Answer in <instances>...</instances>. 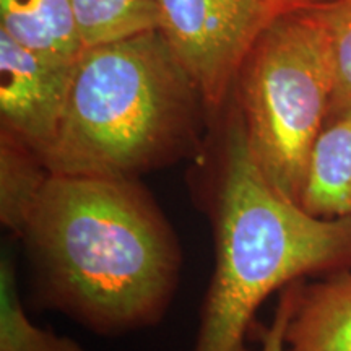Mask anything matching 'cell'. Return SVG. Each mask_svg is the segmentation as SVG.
I'll use <instances>...</instances> for the list:
<instances>
[{
  "label": "cell",
  "mask_w": 351,
  "mask_h": 351,
  "mask_svg": "<svg viewBox=\"0 0 351 351\" xmlns=\"http://www.w3.org/2000/svg\"><path fill=\"white\" fill-rule=\"evenodd\" d=\"M43 306L117 337L160 324L182 249L137 178L49 174L20 238Z\"/></svg>",
  "instance_id": "cell-1"
},
{
  "label": "cell",
  "mask_w": 351,
  "mask_h": 351,
  "mask_svg": "<svg viewBox=\"0 0 351 351\" xmlns=\"http://www.w3.org/2000/svg\"><path fill=\"white\" fill-rule=\"evenodd\" d=\"M199 158L213 271L192 351H249L256 315L275 291L351 269V217L315 218L280 194L254 161L239 112Z\"/></svg>",
  "instance_id": "cell-2"
},
{
  "label": "cell",
  "mask_w": 351,
  "mask_h": 351,
  "mask_svg": "<svg viewBox=\"0 0 351 351\" xmlns=\"http://www.w3.org/2000/svg\"><path fill=\"white\" fill-rule=\"evenodd\" d=\"M194 98L160 32L86 49L44 165L52 174L138 178L199 156Z\"/></svg>",
  "instance_id": "cell-3"
},
{
  "label": "cell",
  "mask_w": 351,
  "mask_h": 351,
  "mask_svg": "<svg viewBox=\"0 0 351 351\" xmlns=\"http://www.w3.org/2000/svg\"><path fill=\"white\" fill-rule=\"evenodd\" d=\"M320 3L271 25L236 82L254 161L267 181L298 205L311 148L326 125L333 93L330 38Z\"/></svg>",
  "instance_id": "cell-4"
},
{
  "label": "cell",
  "mask_w": 351,
  "mask_h": 351,
  "mask_svg": "<svg viewBox=\"0 0 351 351\" xmlns=\"http://www.w3.org/2000/svg\"><path fill=\"white\" fill-rule=\"evenodd\" d=\"M324 0H158L160 32L208 111H218L271 25Z\"/></svg>",
  "instance_id": "cell-5"
},
{
  "label": "cell",
  "mask_w": 351,
  "mask_h": 351,
  "mask_svg": "<svg viewBox=\"0 0 351 351\" xmlns=\"http://www.w3.org/2000/svg\"><path fill=\"white\" fill-rule=\"evenodd\" d=\"M73 69L44 62L0 32L2 129L21 140L41 160L56 142Z\"/></svg>",
  "instance_id": "cell-6"
},
{
  "label": "cell",
  "mask_w": 351,
  "mask_h": 351,
  "mask_svg": "<svg viewBox=\"0 0 351 351\" xmlns=\"http://www.w3.org/2000/svg\"><path fill=\"white\" fill-rule=\"evenodd\" d=\"M285 351H351V269L302 280Z\"/></svg>",
  "instance_id": "cell-7"
},
{
  "label": "cell",
  "mask_w": 351,
  "mask_h": 351,
  "mask_svg": "<svg viewBox=\"0 0 351 351\" xmlns=\"http://www.w3.org/2000/svg\"><path fill=\"white\" fill-rule=\"evenodd\" d=\"M0 32L59 67H75L86 51L72 0H0Z\"/></svg>",
  "instance_id": "cell-8"
},
{
  "label": "cell",
  "mask_w": 351,
  "mask_h": 351,
  "mask_svg": "<svg viewBox=\"0 0 351 351\" xmlns=\"http://www.w3.org/2000/svg\"><path fill=\"white\" fill-rule=\"evenodd\" d=\"M300 207L322 219L351 217V114L327 121L315 138Z\"/></svg>",
  "instance_id": "cell-9"
},
{
  "label": "cell",
  "mask_w": 351,
  "mask_h": 351,
  "mask_svg": "<svg viewBox=\"0 0 351 351\" xmlns=\"http://www.w3.org/2000/svg\"><path fill=\"white\" fill-rule=\"evenodd\" d=\"M49 169L32 148L10 134L0 132V221L16 238L25 232L32 210Z\"/></svg>",
  "instance_id": "cell-10"
},
{
  "label": "cell",
  "mask_w": 351,
  "mask_h": 351,
  "mask_svg": "<svg viewBox=\"0 0 351 351\" xmlns=\"http://www.w3.org/2000/svg\"><path fill=\"white\" fill-rule=\"evenodd\" d=\"M85 49L160 29L158 0H72Z\"/></svg>",
  "instance_id": "cell-11"
},
{
  "label": "cell",
  "mask_w": 351,
  "mask_h": 351,
  "mask_svg": "<svg viewBox=\"0 0 351 351\" xmlns=\"http://www.w3.org/2000/svg\"><path fill=\"white\" fill-rule=\"evenodd\" d=\"M0 351H85L70 337L38 327L26 314L10 252L0 258Z\"/></svg>",
  "instance_id": "cell-12"
},
{
  "label": "cell",
  "mask_w": 351,
  "mask_h": 351,
  "mask_svg": "<svg viewBox=\"0 0 351 351\" xmlns=\"http://www.w3.org/2000/svg\"><path fill=\"white\" fill-rule=\"evenodd\" d=\"M320 16L330 38L333 93L327 121L351 114V0H324Z\"/></svg>",
  "instance_id": "cell-13"
},
{
  "label": "cell",
  "mask_w": 351,
  "mask_h": 351,
  "mask_svg": "<svg viewBox=\"0 0 351 351\" xmlns=\"http://www.w3.org/2000/svg\"><path fill=\"white\" fill-rule=\"evenodd\" d=\"M302 280L288 285L280 291L278 304H276L274 319L269 326L258 322L254 328L252 337L261 343V351H285V332H287L288 322L295 313L298 293H300Z\"/></svg>",
  "instance_id": "cell-14"
}]
</instances>
